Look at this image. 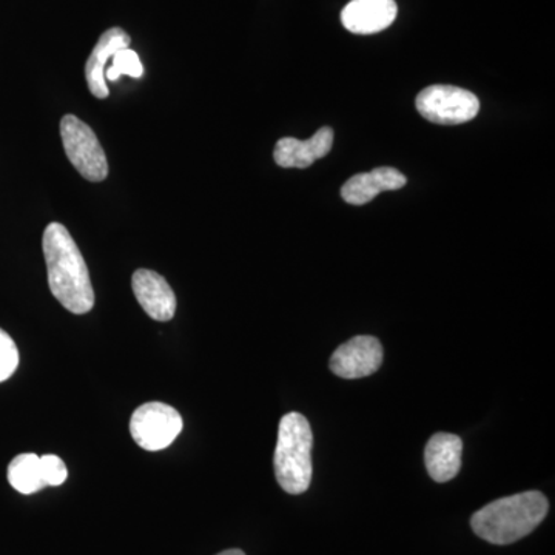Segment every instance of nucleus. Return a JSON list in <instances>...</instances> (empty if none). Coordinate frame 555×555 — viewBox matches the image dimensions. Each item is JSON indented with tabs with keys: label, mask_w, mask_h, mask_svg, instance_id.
Returning a JSON list of instances; mask_svg holds the SVG:
<instances>
[{
	"label": "nucleus",
	"mask_w": 555,
	"mask_h": 555,
	"mask_svg": "<svg viewBox=\"0 0 555 555\" xmlns=\"http://www.w3.org/2000/svg\"><path fill=\"white\" fill-rule=\"evenodd\" d=\"M42 247L53 297L76 315L90 312L94 306V291L89 268L65 225L51 222L43 232Z\"/></svg>",
	"instance_id": "f257e3e1"
},
{
	"label": "nucleus",
	"mask_w": 555,
	"mask_h": 555,
	"mask_svg": "<svg viewBox=\"0 0 555 555\" xmlns=\"http://www.w3.org/2000/svg\"><path fill=\"white\" fill-rule=\"evenodd\" d=\"M550 503L542 492L503 496L477 511L470 518L474 532L492 545H511L531 534L545 520Z\"/></svg>",
	"instance_id": "f03ea898"
},
{
	"label": "nucleus",
	"mask_w": 555,
	"mask_h": 555,
	"mask_svg": "<svg viewBox=\"0 0 555 555\" xmlns=\"http://www.w3.org/2000/svg\"><path fill=\"white\" fill-rule=\"evenodd\" d=\"M313 436L308 418L291 412L281 418L273 465L278 483L287 494L308 491L312 481Z\"/></svg>",
	"instance_id": "7ed1b4c3"
},
{
	"label": "nucleus",
	"mask_w": 555,
	"mask_h": 555,
	"mask_svg": "<svg viewBox=\"0 0 555 555\" xmlns=\"http://www.w3.org/2000/svg\"><path fill=\"white\" fill-rule=\"evenodd\" d=\"M61 137L69 163L87 181L101 182L108 177V163L100 139L75 115L61 120Z\"/></svg>",
	"instance_id": "20e7f679"
},
{
	"label": "nucleus",
	"mask_w": 555,
	"mask_h": 555,
	"mask_svg": "<svg viewBox=\"0 0 555 555\" xmlns=\"http://www.w3.org/2000/svg\"><path fill=\"white\" fill-rule=\"evenodd\" d=\"M416 109L429 122L459 126L469 122L480 112L476 94L454 86H430L416 96Z\"/></svg>",
	"instance_id": "39448f33"
},
{
	"label": "nucleus",
	"mask_w": 555,
	"mask_h": 555,
	"mask_svg": "<svg viewBox=\"0 0 555 555\" xmlns=\"http://www.w3.org/2000/svg\"><path fill=\"white\" fill-rule=\"evenodd\" d=\"M182 416L169 404H142L133 412L130 420V434L139 448L156 452L169 448L181 434Z\"/></svg>",
	"instance_id": "423d86ee"
},
{
	"label": "nucleus",
	"mask_w": 555,
	"mask_h": 555,
	"mask_svg": "<svg viewBox=\"0 0 555 555\" xmlns=\"http://www.w3.org/2000/svg\"><path fill=\"white\" fill-rule=\"evenodd\" d=\"M382 363L383 346L379 339L360 335L335 350L331 358V371L339 378L357 379L375 374Z\"/></svg>",
	"instance_id": "0eeeda50"
},
{
	"label": "nucleus",
	"mask_w": 555,
	"mask_h": 555,
	"mask_svg": "<svg viewBox=\"0 0 555 555\" xmlns=\"http://www.w3.org/2000/svg\"><path fill=\"white\" fill-rule=\"evenodd\" d=\"M131 287L139 305L153 320L170 321L177 313V295L159 273L139 269L131 278Z\"/></svg>",
	"instance_id": "6e6552de"
},
{
	"label": "nucleus",
	"mask_w": 555,
	"mask_h": 555,
	"mask_svg": "<svg viewBox=\"0 0 555 555\" xmlns=\"http://www.w3.org/2000/svg\"><path fill=\"white\" fill-rule=\"evenodd\" d=\"M334 145V130L323 127L308 141L283 138L276 142L273 158L283 169H308L315 160L324 158Z\"/></svg>",
	"instance_id": "1a4fd4ad"
},
{
	"label": "nucleus",
	"mask_w": 555,
	"mask_h": 555,
	"mask_svg": "<svg viewBox=\"0 0 555 555\" xmlns=\"http://www.w3.org/2000/svg\"><path fill=\"white\" fill-rule=\"evenodd\" d=\"M397 13L396 0H352L343 10L341 22L353 35H375L389 28Z\"/></svg>",
	"instance_id": "9d476101"
},
{
	"label": "nucleus",
	"mask_w": 555,
	"mask_h": 555,
	"mask_svg": "<svg viewBox=\"0 0 555 555\" xmlns=\"http://www.w3.org/2000/svg\"><path fill=\"white\" fill-rule=\"evenodd\" d=\"M408 179L392 167H379L369 173L356 175L343 185L341 196L347 204L364 206L382 192H392L406 185Z\"/></svg>",
	"instance_id": "9b49d317"
},
{
	"label": "nucleus",
	"mask_w": 555,
	"mask_h": 555,
	"mask_svg": "<svg viewBox=\"0 0 555 555\" xmlns=\"http://www.w3.org/2000/svg\"><path fill=\"white\" fill-rule=\"evenodd\" d=\"M463 441L454 434L438 433L425 449L427 473L437 483H447L462 469Z\"/></svg>",
	"instance_id": "f8f14e48"
},
{
	"label": "nucleus",
	"mask_w": 555,
	"mask_h": 555,
	"mask_svg": "<svg viewBox=\"0 0 555 555\" xmlns=\"http://www.w3.org/2000/svg\"><path fill=\"white\" fill-rule=\"evenodd\" d=\"M130 36L122 28H109L98 40L96 47L91 51L86 65V78L89 90L98 100L108 96L107 80H105V67L107 62L115 56L116 51L129 49Z\"/></svg>",
	"instance_id": "ddd939ff"
},
{
	"label": "nucleus",
	"mask_w": 555,
	"mask_h": 555,
	"mask_svg": "<svg viewBox=\"0 0 555 555\" xmlns=\"http://www.w3.org/2000/svg\"><path fill=\"white\" fill-rule=\"evenodd\" d=\"M10 485L24 495L35 494L47 488L40 473V456L36 454H21L14 456L9 466Z\"/></svg>",
	"instance_id": "4468645a"
},
{
	"label": "nucleus",
	"mask_w": 555,
	"mask_h": 555,
	"mask_svg": "<svg viewBox=\"0 0 555 555\" xmlns=\"http://www.w3.org/2000/svg\"><path fill=\"white\" fill-rule=\"evenodd\" d=\"M109 61H112V65L105 69V79H108L109 82H118L120 76L124 75L133 79L142 78L144 75V67H142L137 51L130 49L116 51L115 56Z\"/></svg>",
	"instance_id": "2eb2a0df"
},
{
	"label": "nucleus",
	"mask_w": 555,
	"mask_h": 555,
	"mask_svg": "<svg viewBox=\"0 0 555 555\" xmlns=\"http://www.w3.org/2000/svg\"><path fill=\"white\" fill-rule=\"evenodd\" d=\"M17 366H20V350L16 343L3 328H0V383L13 377Z\"/></svg>",
	"instance_id": "dca6fc26"
},
{
	"label": "nucleus",
	"mask_w": 555,
	"mask_h": 555,
	"mask_svg": "<svg viewBox=\"0 0 555 555\" xmlns=\"http://www.w3.org/2000/svg\"><path fill=\"white\" fill-rule=\"evenodd\" d=\"M40 473L46 486H61L68 477L67 466L61 456L53 454L40 456Z\"/></svg>",
	"instance_id": "f3484780"
},
{
	"label": "nucleus",
	"mask_w": 555,
	"mask_h": 555,
	"mask_svg": "<svg viewBox=\"0 0 555 555\" xmlns=\"http://www.w3.org/2000/svg\"><path fill=\"white\" fill-rule=\"evenodd\" d=\"M218 555H246L241 550H228L224 551V553L218 554Z\"/></svg>",
	"instance_id": "a211bd4d"
}]
</instances>
